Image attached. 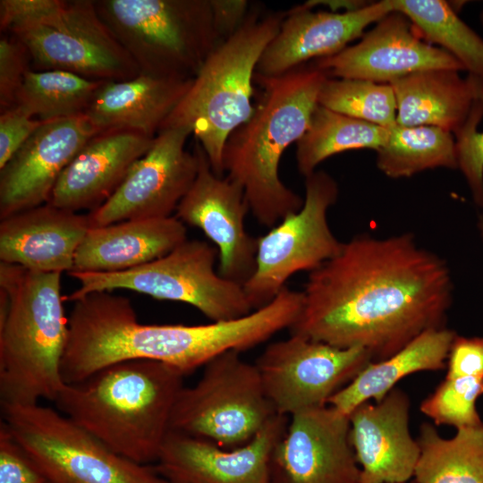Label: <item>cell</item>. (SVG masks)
Returning a JSON list of instances; mask_svg holds the SVG:
<instances>
[{"label":"cell","instance_id":"obj_1","mask_svg":"<svg viewBox=\"0 0 483 483\" xmlns=\"http://www.w3.org/2000/svg\"><path fill=\"white\" fill-rule=\"evenodd\" d=\"M301 312L289 328L385 360L428 329L445 327L453 284L446 263L414 235L360 234L309 272Z\"/></svg>","mask_w":483,"mask_h":483},{"label":"cell","instance_id":"obj_2","mask_svg":"<svg viewBox=\"0 0 483 483\" xmlns=\"http://www.w3.org/2000/svg\"><path fill=\"white\" fill-rule=\"evenodd\" d=\"M185 376L158 361H120L64 384L54 402L117 454L151 465L170 431Z\"/></svg>","mask_w":483,"mask_h":483},{"label":"cell","instance_id":"obj_3","mask_svg":"<svg viewBox=\"0 0 483 483\" xmlns=\"http://www.w3.org/2000/svg\"><path fill=\"white\" fill-rule=\"evenodd\" d=\"M327 77L315 65L279 76L255 73L263 88L260 102L225 142L224 171L243 189L250 211L266 227H274L303 205L304 199L280 179L279 163L285 149L307 131Z\"/></svg>","mask_w":483,"mask_h":483},{"label":"cell","instance_id":"obj_4","mask_svg":"<svg viewBox=\"0 0 483 483\" xmlns=\"http://www.w3.org/2000/svg\"><path fill=\"white\" fill-rule=\"evenodd\" d=\"M61 275L0 262L1 404L54 402L65 384L61 363L69 329Z\"/></svg>","mask_w":483,"mask_h":483},{"label":"cell","instance_id":"obj_5","mask_svg":"<svg viewBox=\"0 0 483 483\" xmlns=\"http://www.w3.org/2000/svg\"><path fill=\"white\" fill-rule=\"evenodd\" d=\"M285 13L247 15L241 27L208 55L164 127L191 129L212 170L224 175L223 151L229 136L254 112L252 82L265 49L277 34Z\"/></svg>","mask_w":483,"mask_h":483},{"label":"cell","instance_id":"obj_6","mask_svg":"<svg viewBox=\"0 0 483 483\" xmlns=\"http://www.w3.org/2000/svg\"><path fill=\"white\" fill-rule=\"evenodd\" d=\"M0 30L26 47L31 70L65 71L96 80H125L140 73L91 0H1Z\"/></svg>","mask_w":483,"mask_h":483},{"label":"cell","instance_id":"obj_7","mask_svg":"<svg viewBox=\"0 0 483 483\" xmlns=\"http://www.w3.org/2000/svg\"><path fill=\"white\" fill-rule=\"evenodd\" d=\"M97 12L141 73L191 79L221 42L210 0H98Z\"/></svg>","mask_w":483,"mask_h":483},{"label":"cell","instance_id":"obj_8","mask_svg":"<svg viewBox=\"0 0 483 483\" xmlns=\"http://www.w3.org/2000/svg\"><path fill=\"white\" fill-rule=\"evenodd\" d=\"M218 252L200 240H186L166 255L120 272H70L80 285L64 300L74 301L94 292L125 289L157 300L181 301L212 322L244 317L254 310L243 286L216 270Z\"/></svg>","mask_w":483,"mask_h":483},{"label":"cell","instance_id":"obj_9","mask_svg":"<svg viewBox=\"0 0 483 483\" xmlns=\"http://www.w3.org/2000/svg\"><path fill=\"white\" fill-rule=\"evenodd\" d=\"M241 353L220 354L204 366L196 384L183 386L170 431L232 449L249 443L276 414L255 363Z\"/></svg>","mask_w":483,"mask_h":483},{"label":"cell","instance_id":"obj_10","mask_svg":"<svg viewBox=\"0 0 483 483\" xmlns=\"http://www.w3.org/2000/svg\"><path fill=\"white\" fill-rule=\"evenodd\" d=\"M2 422L49 483H155L154 465L131 462L56 408L1 404Z\"/></svg>","mask_w":483,"mask_h":483},{"label":"cell","instance_id":"obj_11","mask_svg":"<svg viewBox=\"0 0 483 483\" xmlns=\"http://www.w3.org/2000/svg\"><path fill=\"white\" fill-rule=\"evenodd\" d=\"M337 196L335 179L325 171H315L305 177L301 209L257 238L256 268L243 284L254 310L270 303L292 275L311 272L338 254L343 242L334 235L327 220Z\"/></svg>","mask_w":483,"mask_h":483},{"label":"cell","instance_id":"obj_12","mask_svg":"<svg viewBox=\"0 0 483 483\" xmlns=\"http://www.w3.org/2000/svg\"><path fill=\"white\" fill-rule=\"evenodd\" d=\"M360 347L339 348L298 335L268 344L255 365L276 414L327 405L369 362Z\"/></svg>","mask_w":483,"mask_h":483},{"label":"cell","instance_id":"obj_13","mask_svg":"<svg viewBox=\"0 0 483 483\" xmlns=\"http://www.w3.org/2000/svg\"><path fill=\"white\" fill-rule=\"evenodd\" d=\"M191 134L187 127L160 129L150 148L133 165L114 193L88 214L90 227L172 216L198 173L196 153L185 149Z\"/></svg>","mask_w":483,"mask_h":483},{"label":"cell","instance_id":"obj_14","mask_svg":"<svg viewBox=\"0 0 483 483\" xmlns=\"http://www.w3.org/2000/svg\"><path fill=\"white\" fill-rule=\"evenodd\" d=\"M193 151L199 160L197 176L175 216L204 233L217 250L220 275L243 286L255 271L257 256V239L245 229L250 207L243 189L214 173L197 140Z\"/></svg>","mask_w":483,"mask_h":483},{"label":"cell","instance_id":"obj_15","mask_svg":"<svg viewBox=\"0 0 483 483\" xmlns=\"http://www.w3.org/2000/svg\"><path fill=\"white\" fill-rule=\"evenodd\" d=\"M350 419L330 405L290 416L270 461L272 483H359Z\"/></svg>","mask_w":483,"mask_h":483},{"label":"cell","instance_id":"obj_16","mask_svg":"<svg viewBox=\"0 0 483 483\" xmlns=\"http://www.w3.org/2000/svg\"><path fill=\"white\" fill-rule=\"evenodd\" d=\"M288 418L275 414L249 443L232 449L169 431L154 468L173 483H272L271 455Z\"/></svg>","mask_w":483,"mask_h":483},{"label":"cell","instance_id":"obj_17","mask_svg":"<svg viewBox=\"0 0 483 483\" xmlns=\"http://www.w3.org/2000/svg\"><path fill=\"white\" fill-rule=\"evenodd\" d=\"M315 66L338 79L386 84L421 71L464 70L448 52L423 41L411 22L398 12L378 21L356 45L316 60Z\"/></svg>","mask_w":483,"mask_h":483},{"label":"cell","instance_id":"obj_18","mask_svg":"<svg viewBox=\"0 0 483 483\" xmlns=\"http://www.w3.org/2000/svg\"><path fill=\"white\" fill-rule=\"evenodd\" d=\"M98 132L85 115L40 126L0 168V219L47 203L63 171Z\"/></svg>","mask_w":483,"mask_h":483},{"label":"cell","instance_id":"obj_19","mask_svg":"<svg viewBox=\"0 0 483 483\" xmlns=\"http://www.w3.org/2000/svg\"><path fill=\"white\" fill-rule=\"evenodd\" d=\"M392 11L389 0L364 4L343 13L312 11L304 4L287 13L280 29L262 54L256 73L279 76L311 59L333 56L364 30Z\"/></svg>","mask_w":483,"mask_h":483},{"label":"cell","instance_id":"obj_20","mask_svg":"<svg viewBox=\"0 0 483 483\" xmlns=\"http://www.w3.org/2000/svg\"><path fill=\"white\" fill-rule=\"evenodd\" d=\"M349 419L359 483H405L414 476L420 450L410 432L406 393L394 387L382 401L358 406Z\"/></svg>","mask_w":483,"mask_h":483},{"label":"cell","instance_id":"obj_21","mask_svg":"<svg viewBox=\"0 0 483 483\" xmlns=\"http://www.w3.org/2000/svg\"><path fill=\"white\" fill-rule=\"evenodd\" d=\"M154 139L128 130L95 134L63 171L47 203L74 212L99 208L148 152Z\"/></svg>","mask_w":483,"mask_h":483},{"label":"cell","instance_id":"obj_22","mask_svg":"<svg viewBox=\"0 0 483 483\" xmlns=\"http://www.w3.org/2000/svg\"><path fill=\"white\" fill-rule=\"evenodd\" d=\"M90 228L89 216L45 203L0 222V260L44 273H70Z\"/></svg>","mask_w":483,"mask_h":483},{"label":"cell","instance_id":"obj_23","mask_svg":"<svg viewBox=\"0 0 483 483\" xmlns=\"http://www.w3.org/2000/svg\"><path fill=\"white\" fill-rule=\"evenodd\" d=\"M186 240V227L175 216L90 227L76 251L71 272L128 270L166 255Z\"/></svg>","mask_w":483,"mask_h":483},{"label":"cell","instance_id":"obj_24","mask_svg":"<svg viewBox=\"0 0 483 483\" xmlns=\"http://www.w3.org/2000/svg\"><path fill=\"white\" fill-rule=\"evenodd\" d=\"M192 80L141 72L125 80H106L84 115L99 131L128 130L155 138Z\"/></svg>","mask_w":483,"mask_h":483},{"label":"cell","instance_id":"obj_25","mask_svg":"<svg viewBox=\"0 0 483 483\" xmlns=\"http://www.w3.org/2000/svg\"><path fill=\"white\" fill-rule=\"evenodd\" d=\"M396 101V124L435 126L452 133L466 122L476 100L469 77L453 70L413 72L389 83Z\"/></svg>","mask_w":483,"mask_h":483},{"label":"cell","instance_id":"obj_26","mask_svg":"<svg viewBox=\"0 0 483 483\" xmlns=\"http://www.w3.org/2000/svg\"><path fill=\"white\" fill-rule=\"evenodd\" d=\"M455 335L445 326L426 330L392 356L369 362L327 404L349 416L371 399L375 402L382 401L401 379L411 374L445 369Z\"/></svg>","mask_w":483,"mask_h":483},{"label":"cell","instance_id":"obj_27","mask_svg":"<svg viewBox=\"0 0 483 483\" xmlns=\"http://www.w3.org/2000/svg\"><path fill=\"white\" fill-rule=\"evenodd\" d=\"M417 441L416 483H483V423L459 428L449 439L424 423Z\"/></svg>","mask_w":483,"mask_h":483},{"label":"cell","instance_id":"obj_28","mask_svg":"<svg viewBox=\"0 0 483 483\" xmlns=\"http://www.w3.org/2000/svg\"><path fill=\"white\" fill-rule=\"evenodd\" d=\"M389 129L361 121L318 104L303 136L296 143L298 171L311 174L326 158L352 149L376 151L386 142Z\"/></svg>","mask_w":483,"mask_h":483},{"label":"cell","instance_id":"obj_29","mask_svg":"<svg viewBox=\"0 0 483 483\" xmlns=\"http://www.w3.org/2000/svg\"><path fill=\"white\" fill-rule=\"evenodd\" d=\"M392 11L403 14L421 38L443 47L464 70L483 77V38L442 0H389Z\"/></svg>","mask_w":483,"mask_h":483},{"label":"cell","instance_id":"obj_30","mask_svg":"<svg viewBox=\"0 0 483 483\" xmlns=\"http://www.w3.org/2000/svg\"><path fill=\"white\" fill-rule=\"evenodd\" d=\"M377 153L378 169L391 178L410 177L436 167L457 168L453 133L435 126L396 124Z\"/></svg>","mask_w":483,"mask_h":483},{"label":"cell","instance_id":"obj_31","mask_svg":"<svg viewBox=\"0 0 483 483\" xmlns=\"http://www.w3.org/2000/svg\"><path fill=\"white\" fill-rule=\"evenodd\" d=\"M106 80H90L58 70H29L15 105L44 122L84 115Z\"/></svg>","mask_w":483,"mask_h":483},{"label":"cell","instance_id":"obj_32","mask_svg":"<svg viewBox=\"0 0 483 483\" xmlns=\"http://www.w3.org/2000/svg\"><path fill=\"white\" fill-rule=\"evenodd\" d=\"M318 103L332 111L386 129L396 125V101L390 84L327 77L320 89Z\"/></svg>","mask_w":483,"mask_h":483},{"label":"cell","instance_id":"obj_33","mask_svg":"<svg viewBox=\"0 0 483 483\" xmlns=\"http://www.w3.org/2000/svg\"><path fill=\"white\" fill-rule=\"evenodd\" d=\"M483 394V378L445 377L419 406L420 411L434 423L450 425L456 429L483 423L476 401Z\"/></svg>","mask_w":483,"mask_h":483},{"label":"cell","instance_id":"obj_34","mask_svg":"<svg viewBox=\"0 0 483 483\" xmlns=\"http://www.w3.org/2000/svg\"><path fill=\"white\" fill-rule=\"evenodd\" d=\"M468 77L476 100L466 122L453 133L457 168L462 171L474 202L483 208V77Z\"/></svg>","mask_w":483,"mask_h":483},{"label":"cell","instance_id":"obj_35","mask_svg":"<svg viewBox=\"0 0 483 483\" xmlns=\"http://www.w3.org/2000/svg\"><path fill=\"white\" fill-rule=\"evenodd\" d=\"M30 69V56L22 42L8 32H1L0 112L15 105L17 93Z\"/></svg>","mask_w":483,"mask_h":483},{"label":"cell","instance_id":"obj_36","mask_svg":"<svg viewBox=\"0 0 483 483\" xmlns=\"http://www.w3.org/2000/svg\"><path fill=\"white\" fill-rule=\"evenodd\" d=\"M0 483H48L39 467L0 422Z\"/></svg>","mask_w":483,"mask_h":483},{"label":"cell","instance_id":"obj_37","mask_svg":"<svg viewBox=\"0 0 483 483\" xmlns=\"http://www.w3.org/2000/svg\"><path fill=\"white\" fill-rule=\"evenodd\" d=\"M45 123L17 105L0 112V168Z\"/></svg>","mask_w":483,"mask_h":483},{"label":"cell","instance_id":"obj_38","mask_svg":"<svg viewBox=\"0 0 483 483\" xmlns=\"http://www.w3.org/2000/svg\"><path fill=\"white\" fill-rule=\"evenodd\" d=\"M445 377L483 378V337L455 335L447 356Z\"/></svg>","mask_w":483,"mask_h":483},{"label":"cell","instance_id":"obj_39","mask_svg":"<svg viewBox=\"0 0 483 483\" xmlns=\"http://www.w3.org/2000/svg\"><path fill=\"white\" fill-rule=\"evenodd\" d=\"M215 30L222 41L233 34L248 15L245 0H210Z\"/></svg>","mask_w":483,"mask_h":483},{"label":"cell","instance_id":"obj_40","mask_svg":"<svg viewBox=\"0 0 483 483\" xmlns=\"http://www.w3.org/2000/svg\"><path fill=\"white\" fill-rule=\"evenodd\" d=\"M478 226H479V232H480V235L483 239V217H480L479 220V223H478Z\"/></svg>","mask_w":483,"mask_h":483},{"label":"cell","instance_id":"obj_41","mask_svg":"<svg viewBox=\"0 0 483 483\" xmlns=\"http://www.w3.org/2000/svg\"><path fill=\"white\" fill-rule=\"evenodd\" d=\"M155 483H173V482H171V481H169L167 479H165L158 476L157 479H156Z\"/></svg>","mask_w":483,"mask_h":483},{"label":"cell","instance_id":"obj_42","mask_svg":"<svg viewBox=\"0 0 483 483\" xmlns=\"http://www.w3.org/2000/svg\"><path fill=\"white\" fill-rule=\"evenodd\" d=\"M480 21H481V23L483 25V12L480 13Z\"/></svg>","mask_w":483,"mask_h":483},{"label":"cell","instance_id":"obj_43","mask_svg":"<svg viewBox=\"0 0 483 483\" xmlns=\"http://www.w3.org/2000/svg\"><path fill=\"white\" fill-rule=\"evenodd\" d=\"M49 483V482H48Z\"/></svg>","mask_w":483,"mask_h":483}]
</instances>
